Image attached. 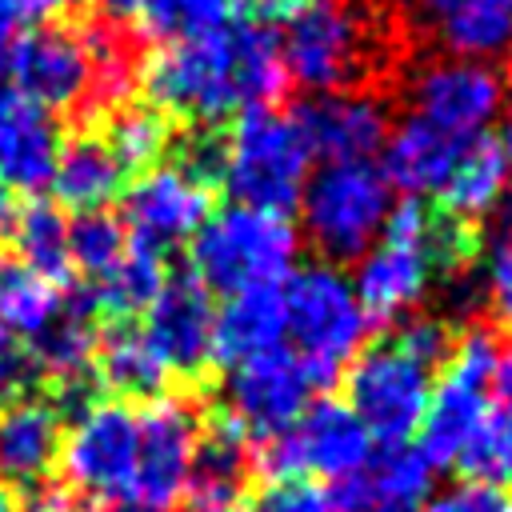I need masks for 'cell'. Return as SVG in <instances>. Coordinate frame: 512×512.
Wrapping results in <instances>:
<instances>
[{
  "mask_svg": "<svg viewBox=\"0 0 512 512\" xmlns=\"http://www.w3.org/2000/svg\"><path fill=\"white\" fill-rule=\"evenodd\" d=\"M312 376L288 348H272L232 368L224 388V420L244 440H272L312 404Z\"/></svg>",
  "mask_w": 512,
  "mask_h": 512,
  "instance_id": "cell-14",
  "label": "cell"
},
{
  "mask_svg": "<svg viewBox=\"0 0 512 512\" xmlns=\"http://www.w3.org/2000/svg\"><path fill=\"white\" fill-rule=\"evenodd\" d=\"M204 436L200 412L180 396H156L136 412V480L132 504L148 512L172 508L192 480L196 448Z\"/></svg>",
  "mask_w": 512,
  "mask_h": 512,
  "instance_id": "cell-11",
  "label": "cell"
},
{
  "mask_svg": "<svg viewBox=\"0 0 512 512\" xmlns=\"http://www.w3.org/2000/svg\"><path fill=\"white\" fill-rule=\"evenodd\" d=\"M508 176L512 172H508V160H504L496 140H488V136L468 140L456 156L452 176L440 188L444 216H452L460 224H472V220L488 216L492 208H500V200L508 192Z\"/></svg>",
  "mask_w": 512,
  "mask_h": 512,
  "instance_id": "cell-26",
  "label": "cell"
},
{
  "mask_svg": "<svg viewBox=\"0 0 512 512\" xmlns=\"http://www.w3.org/2000/svg\"><path fill=\"white\" fill-rule=\"evenodd\" d=\"M432 396V368L404 352L396 340L356 352L344 368V404L356 412L364 432L384 448L408 444L420 432Z\"/></svg>",
  "mask_w": 512,
  "mask_h": 512,
  "instance_id": "cell-8",
  "label": "cell"
},
{
  "mask_svg": "<svg viewBox=\"0 0 512 512\" xmlns=\"http://www.w3.org/2000/svg\"><path fill=\"white\" fill-rule=\"evenodd\" d=\"M392 340H396L404 352H412L416 360H424L428 368L440 364V360H448V352H452L448 328H444L440 320H432V316H412V320H404V328H400Z\"/></svg>",
  "mask_w": 512,
  "mask_h": 512,
  "instance_id": "cell-41",
  "label": "cell"
},
{
  "mask_svg": "<svg viewBox=\"0 0 512 512\" xmlns=\"http://www.w3.org/2000/svg\"><path fill=\"white\" fill-rule=\"evenodd\" d=\"M140 84L156 112L208 128L220 116L268 108L288 88V68L276 28L244 16L220 32L164 44L144 60Z\"/></svg>",
  "mask_w": 512,
  "mask_h": 512,
  "instance_id": "cell-1",
  "label": "cell"
},
{
  "mask_svg": "<svg viewBox=\"0 0 512 512\" xmlns=\"http://www.w3.org/2000/svg\"><path fill=\"white\" fill-rule=\"evenodd\" d=\"M8 220H12V192L0 184V232H8Z\"/></svg>",
  "mask_w": 512,
  "mask_h": 512,
  "instance_id": "cell-47",
  "label": "cell"
},
{
  "mask_svg": "<svg viewBox=\"0 0 512 512\" xmlns=\"http://www.w3.org/2000/svg\"><path fill=\"white\" fill-rule=\"evenodd\" d=\"M24 24H28L24 4L20 0H0V68H4V60H8V52H12V44H16Z\"/></svg>",
  "mask_w": 512,
  "mask_h": 512,
  "instance_id": "cell-44",
  "label": "cell"
},
{
  "mask_svg": "<svg viewBox=\"0 0 512 512\" xmlns=\"http://www.w3.org/2000/svg\"><path fill=\"white\" fill-rule=\"evenodd\" d=\"M240 512H332V504L324 484L308 476H280L268 480L260 492H252V500Z\"/></svg>",
  "mask_w": 512,
  "mask_h": 512,
  "instance_id": "cell-37",
  "label": "cell"
},
{
  "mask_svg": "<svg viewBox=\"0 0 512 512\" xmlns=\"http://www.w3.org/2000/svg\"><path fill=\"white\" fill-rule=\"evenodd\" d=\"M68 256L72 268H80L92 284H100L128 256V232L108 212H84L68 224Z\"/></svg>",
  "mask_w": 512,
  "mask_h": 512,
  "instance_id": "cell-35",
  "label": "cell"
},
{
  "mask_svg": "<svg viewBox=\"0 0 512 512\" xmlns=\"http://www.w3.org/2000/svg\"><path fill=\"white\" fill-rule=\"evenodd\" d=\"M416 512H512V508H508V496L500 488L460 480V484H448V488L424 496V504Z\"/></svg>",
  "mask_w": 512,
  "mask_h": 512,
  "instance_id": "cell-39",
  "label": "cell"
},
{
  "mask_svg": "<svg viewBox=\"0 0 512 512\" xmlns=\"http://www.w3.org/2000/svg\"><path fill=\"white\" fill-rule=\"evenodd\" d=\"M312 148L296 124V116L276 108H244L236 124L224 132V164L220 184L232 204H248L260 212H280L300 204L308 184Z\"/></svg>",
  "mask_w": 512,
  "mask_h": 512,
  "instance_id": "cell-4",
  "label": "cell"
},
{
  "mask_svg": "<svg viewBox=\"0 0 512 512\" xmlns=\"http://www.w3.org/2000/svg\"><path fill=\"white\" fill-rule=\"evenodd\" d=\"M92 368H96L100 384L120 400H156V396H164V384L172 376L164 368L160 352L152 348V340L144 336V328H136L128 320L112 324L96 340Z\"/></svg>",
  "mask_w": 512,
  "mask_h": 512,
  "instance_id": "cell-24",
  "label": "cell"
},
{
  "mask_svg": "<svg viewBox=\"0 0 512 512\" xmlns=\"http://www.w3.org/2000/svg\"><path fill=\"white\" fill-rule=\"evenodd\" d=\"M208 212H212V200L200 180H192L176 164H156L124 192L120 224H124L132 248L168 256L176 244L196 236V228L208 220Z\"/></svg>",
  "mask_w": 512,
  "mask_h": 512,
  "instance_id": "cell-15",
  "label": "cell"
},
{
  "mask_svg": "<svg viewBox=\"0 0 512 512\" xmlns=\"http://www.w3.org/2000/svg\"><path fill=\"white\" fill-rule=\"evenodd\" d=\"M64 136L48 108L0 84V184L8 192L36 196L52 184Z\"/></svg>",
  "mask_w": 512,
  "mask_h": 512,
  "instance_id": "cell-19",
  "label": "cell"
},
{
  "mask_svg": "<svg viewBox=\"0 0 512 512\" xmlns=\"http://www.w3.org/2000/svg\"><path fill=\"white\" fill-rule=\"evenodd\" d=\"M296 124L324 164H356L384 148L388 140V108L356 88L344 92H320L316 100L300 104Z\"/></svg>",
  "mask_w": 512,
  "mask_h": 512,
  "instance_id": "cell-18",
  "label": "cell"
},
{
  "mask_svg": "<svg viewBox=\"0 0 512 512\" xmlns=\"http://www.w3.org/2000/svg\"><path fill=\"white\" fill-rule=\"evenodd\" d=\"M176 152H180V160H176L180 172H188V176L200 180L204 188L220 184V164H224V136H220V132H212V128H192V132L176 144Z\"/></svg>",
  "mask_w": 512,
  "mask_h": 512,
  "instance_id": "cell-38",
  "label": "cell"
},
{
  "mask_svg": "<svg viewBox=\"0 0 512 512\" xmlns=\"http://www.w3.org/2000/svg\"><path fill=\"white\" fill-rule=\"evenodd\" d=\"M4 72L16 92H24L48 112L88 104L92 60L84 36L72 28H36L28 36H16Z\"/></svg>",
  "mask_w": 512,
  "mask_h": 512,
  "instance_id": "cell-16",
  "label": "cell"
},
{
  "mask_svg": "<svg viewBox=\"0 0 512 512\" xmlns=\"http://www.w3.org/2000/svg\"><path fill=\"white\" fill-rule=\"evenodd\" d=\"M304 232L324 260H360L384 232L392 212V188L368 160L324 164L300 192Z\"/></svg>",
  "mask_w": 512,
  "mask_h": 512,
  "instance_id": "cell-6",
  "label": "cell"
},
{
  "mask_svg": "<svg viewBox=\"0 0 512 512\" xmlns=\"http://www.w3.org/2000/svg\"><path fill=\"white\" fill-rule=\"evenodd\" d=\"M100 4V12L108 16V20H144V12L156 4V0H96Z\"/></svg>",
  "mask_w": 512,
  "mask_h": 512,
  "instance_id": "cell-45",
  "label": "cell"
},
{
  "mask_svg": "<svg viewBox=\"0 0 512 512\" xmlns=\"http://www.w3.org/2000/svg\"><path fill=\"white\" fill-rule=\"evenodd\" d=\"M284 340V300L280 288H252L224 300L216 312L212 332V360L236 368L244 360H256Z\"/></svg>",
  "mask_w": 512,
  "mask_h": 512,
  "instance_id": "cell-23",
  "label": "cell"
},
{
  "mask_svg": "<svg viewBox=\"0 0 512 512\" xmlns=\"http://www.w3.org/2000/svg\"><path fill=\"white\" fill-rule=\"evenodd\" d=\"M24 512H76V496L68 484H56V480H40L28 488L24 496Z\"/></svg>",
  "mask_w": 512,
  "mask_h": 512,
  "instance_id": "cell-42",
  "label": "cell"
},
{
  "mask_svg": "<svg viewBox=\"0 0 512 512\" xmlns=\"http://www.w3.org/2000/svg\"><path fill=\"white\" fill-rule=\"evenodd\" d=\"M432 464L412 444L372 452L364 468L328 488L332 512H416L428 496Z\"/></svg>",
  "mask_w": 512,
  "mask_h": 512,
  "instance_id": "cell-20",
  "label": "cell"
},
{
  "mask_svg": "<svg viewBox=\"0 0 512 512\" xmlns=\"http://www.w3.org/2000/svg\"><path fill=\"white\" fill-rule=\"evenodd\" d=\"M372 28L352 0H300L280 36L292 80L308 92H344L368 72Z\"/></svg>",
  "mask_w": 512,
  "mask_h": 512,
  "instance_id": "cell-7",
  "label": "cell"
},
{
  "mask_svg": "<svg viewBox=\"0 0 512 512\" xmlns=\"http://www.w3.org/2000/svg\"><path fill=\"white\" fill-rule=\"evenodd\" d=\"M368 456H372V436L344 400H312L292 428H284L272 440H260V468L272 480L324 476L336 484L356 468H364Z\"/></svg>",
  "mask_w": 512,
  "mask_h": 512,
  "instance_id": "cell-10",
  "label": "cell"
},
{
  "mask_svg": "<svg viewBox=\"0 0 512 512\" xmlns=\"http://www.w3.org/2000/svg\"><path fill=\"white\" fill-rule=\"evenodd\" d=\"M128 512H148V508H136V504H132V508H128Z\"/></svg>",
  "mask_w": 512,
  "mask_h": 512,
  "instance_id": "cell-51",
  "label": "cell"
},
{
  "mask_svg": "<svg viewBox=\"0 0 512 512\" xmlns=\"http://www.w3.org/2000/svg\"><path fill=\"white\" fill-rule=\"evenodd\" d=\"M60 312H64L60 284H52V280L20 268V264L0 268V320L12 336L32 344Z\"/></svg>",
  "mask_w": 512,
  "mask_h": 512,
  "instance_id": "cell-30",
  "label": "cell"
},
{
  "mask_svg": "<svg viewBox=\"0 0 512 512\" xmlns=\"http://www.w3.org/2000/svg\"><path fill=\"white\" fill-rule=\"evenodd\" d=\"M500 152L508 160V172H512V108H508V120H504V136H500Z\"/></svg>",
  "mask_w": 512,
  "mask_h": 512,
  "instance_id": "cell-48",
  "label": "cell"
},
{
  "mask_svg": "<svg viewBox=\"0 0 512 512\" xmlns=\"http://www.w3.org/2000/svg\"><path fill=\"white\" fill-rule=\"evenodd\" d=\"M492 364H496V340L484 328H468L452 344L444 372L432 384V396H428V408L420 420V444H416L432 468L456 464L464 440L476 432V424L492 408V400H488Z\"/></svg>",
  "mask_w": 512,
  "mask_h": 512,
  "instance_id": "cell-9",
  "label": "cell"
},
{
  "mask_svg": "<svg viewBox=\"0 0 512 512\" xmlns=\"http://www.w3.org/2000/svg\"><path fill=\"white\" fill-rule=\"evenodd\" d=\"M108 152L116 156V164L124 172L132 168H148L164 156V148L172 144V128L168 116L156 112L152 104H120L108 112V128L100 132Z\"/></svg>",
  "mask_w": 512,
  "mask_h": 512,
  "instance_id": "cell-32",
  "label": "cell"
},
{
  "mask_svg": "<svg viewBox=\"0 0 512 512\" xmlns=\"http://www.w3.org/2000/svg\"><path fill=\"white\" fill-rule=\"evenodd\" d=\"M412 4H416V12H420V16H432V20H440V16H444L452 4H460V0H412Z\"/></svg>",
  "mask_w": 512,
  "mask_h": 512,
  "instance_id": "cell-46",
  "label": "cell"
},
{
  "mask_svg": "<svg viewBox=\"0 0 512 512\" xmlns=\"http://www.w3.org/2000/svg\"><path fill=\"white\" fill-rule=\"evenodd\" d=\"M244 0H156L144 20L140 32L152 40H192V36H208L220 32L236 20Z\"/></svg>",
  "mask_w": 512,
  "mask_h": 512,
  "instance_id": "cell-34",
  "label": "cell"
},
{
  "mask_svg": "<svg viewBox=\"0 0 512 512\" xmlns=\"http://www.w3.org/2000/svg\"><path fill=\"white\" fill-rule=\"evenodd\" d=\"M8 236H12V252H16V264L52 280V284H64L68 272H72V256H68V220L60 216L56 204H44V200H28L20 212H12L8 220Z\"/></svg>",
  "mask_w": 512,
  "mask_h": 512,
  "instance_id": "cell-28",
  "label": "cell"
},
{
  "mask_svg": "<svg viewBox=\"0 0 512 512\" xmlns=\"http://www.w3.org/2000/svg\"><path fill=\"white\" fill-rule=\"evenodd\" d=\"M476 252L480 240L468 224L428 212L420 200H400L392 204L380 240L356 264V300L368 320L388 324L428 296L436 272H456Z\"/></svg>",
  "mask_w": 512,
  "mask_h": 512,
  "instance_id": "cell-2",
  "label": "cell"
},
{
  "mask_svg": "<svg viewBox=\"0 0 512 512\" xmlns=\"http://www.w3.org/2000/svg\"><path fill=\"white\" fill-rule=\"evenodd\" d=\"M144 336L160 352L164 368L176 376H200L212 364L216 308L212 292L196 276L164 280L156 300L144 308Z\"/></svg>",
  "mask_w": 512,
  "mask_h": 512,
  "instance_id": "cell-17",
  "label": "cell"
},
{
  "mask_svg": "<svg viewBox=\"0 0 512 512\" xmlns=\"http://www.w3.org/2000/svg\"><path fill=\"white\" fill-rule=\"evenodd\" d=\"M408 96L416 108L412 116L436 124L448 136L472 140V136H484V128L504 112L508 84L488 60L448 56V60L424 64L412 76Z\"/></svg>",
  "mask_w": 512,
  "mask_h": 512,
  "instance_id": "cell-13",
  "label": "cell"
},
{
  "mask_svg": "<svg viewBox=\"0 0 512 512\" xmlns=\"http://www.w3.org/2000/svg\"><path fill=\"white\" fill-rule=\"evenodd\" d=\"M444 48L460 60H492L512 44V0H460L440 20Z\"/></svg>",
  "mask_w": 512,
  "mask_h": 512,
  "instance_id": "cell-29",
  "label": "cell"
},
{
  "mask_svg": "<svg viewBox=\"0 0 512 512\" xmlns=\"http://www.w3.org/2000/svg\"><path fill=\"white\" fill-rule=\"evenodd\" d=\"M188 512H240V508H224V504H188Z\"/></svg>",
  "mask_w": 512,
  "mask_h": 512,
  "instance_id": "cell-50",
  "label": "cell"
},
{
  "mask_svg": "<svg viewBox=\"0 0 512 512\" xmlns=\"http://www.w3.org/2000/svg\"><path fill=\"white\" fill-rule=\"evenodd\" d=\"M284 300V336L292 356L304 364L312 384L336 380L360 352L372 320L356 300L352 280L336 264H308L292 272L280 288Z\"/></svg>",
  "mask_w": 512,
  "mask_h": 512,
  "instance_id": "cell-5",
  "label": "cell"
},
{
  "mask_svg": "<svg viewBox=\"0 0 512 512\" xmlns=\"http://www.w3.org/2000/svg\"><path fill=\"white\" fill-rule=\"evenodd\" d=\"M60 408L48 400H16L0 408V480L4 484H40L60 460Z\"/></svg>",
  "mask_w": 512,
  "mask_h": 512,
  "instance_id": "cell-22",
  "label": "cell"
},
{
  "mask_svg": "<svg viewBox=\"0 0 512 512\" xmlns=\"http://www.w3.org/2000/svg\"><path fill=\"white\" fill-rule=\"evenodd\" d=\"M60 468L76 492L128 500L136 480V412L124 400L84 404L60 440Z\"/></svg>",
  "mask_w": 512,
  "mask_h": 512,
  "instance_id": "cell-12",
  "label": "cell"
},
{
  "mask_svg": "<svg viewBox=\"0 0 512 512\" xmlns=\"http://www.w3.org/2000/svg\"><path fill=\"white\" fill-rule=\"evenodd\" d=\"M36 360L28 352V344L12 340V336H0V408L16 404V400H28L32 384H36Z\"/></svg>",
  "mask_w": 512,
  "mask_h": 512,
  "instance_id": "cell-40",
  "label": "cell"
},
{
  "mask_svg": "<svg viewBox=\"0 0 512 512\" xmlns=\"http://www.w3.org/2000/svg\"><path fill=\"white\" fill-rule=\"evenodd\" d=\"M0 512H20V504H16V496H12V488L0 480Z\"/></svg>",
  "mask_w": 512,
  "mask_h": 512,
  "instance_id": "cell-49",
  "label": "cell"
},
{
  "mask_svg": "<svg viewBox=\"0 0 512 512\" xmlns=\"http://www.w3.org/2000/svg\"><path fill=\"white\" fill-rule=\"evenodd\" d=\"M476 140V136H472ZM468 140L440 132L436 124L420 116H404L388 140H384V180L388 188H400L408 200L440 196L444 180L456 168V156Z\"/></svg>",
  "mask_w": 512,
  "mask_h": 512,
  "instance_id": "cell-21",
  "label": "cell"
},
{
  "mask_svg": "<svg viewBox=\"0 0 512 512\" xmlns=\"http://www.w3.org/2000/svg\"><path fill=\"white\" fill-rule=\"evenodd\" d=\"M60 200V208L72 212H104V204H112L124 188V168L116 164V156L108 152L104 136L96 132H80L76 140H68L60 148L52 184H48Z\"/></svg>",
  "mask_w": 512,
  "mask_h": 512,
  "instance_id": "cell-25",
  "label": "cell"
},
{
  "mask_svg": "<svg viewBox=\"0 0 512 512\" xmlns=\"http://www.w3.org/2000/svg\"><path fill=\"white\" fill-rule=\"evenodd\" d=\"M492 392L500 396V408L512 412V332L504 344H496V364H492Z\"/></svg>",
  "mask_w": 512,
  "mask_h": 512,
  "instance_id": "cell-43",
  "label": "cell"
},
{
  "mask_svg": "<svg viewBox=\"0 0 512 512\" xmlns=\"http://www.w3.org/2000/svg\"><path fill=\"white\" fill-rule=\"evenodd\" d=\"M300 252V232L280 212L224 204L188 240V260L208 292L236 296L252 288H280Z\"/></svg>",
  "mask_w": 512,
  "mask_h": 512,
  "instance_id": "cell-3",
  "label": "cell"
},
{
  "mask_svg": "<svg viewBox=\"0 0 512 512\" xmlns=\"http://www.w3.org/2000/svg\"><path fill=\"white\" fill-rule=\"evenodd\" d=\"M92 304L88 300H64V312L28 344L36 372L56 380L60 388H76L92 372L96 356V328H92Z\"/></svg>",
  "mask_w": 512,
  "mask_h": 512,
  "instance_id": "cell-27",
  "label": "cell"
},
{
  "mask_svg": "<svg viewBox=\"0 0 512 512\" xmlns=\"http://www.w3.org/2000/svg\"><path fill=\"white\" fill-rule=\"evenodd\" d=\"M480 280L488 308L512 324V216L500 220V228L480 252Z\"/></svg>",
  "mask_w": 512,
  "mask_h": 512,
  "instance_id": "cell-36",
  "label": "cell"
},
{
  "mask_svg": "<svg viewBox=\"0 0 512 512\" xmlns=\"http://www.w3.org/2000/svg\"><path fill=\"white\" fill-rule=\"evenodd\" d=\"M164 280H168L164 256H152V252H140V248L128 244V256L100 284H92L88 304L92 308H104V312H112L120 320H128V316L144 312L156 300V292L164 288Z\"/></svg>",
  "mask_w": 512,
  "mask_h": 512,
  "instance_id": "cell-31",
  "label": "cell"
},
{
  "mask_svg": "<svg viewBox=\"0 0 512 512\" xmlns=\"http://www.w3.org/2000/svg\"><path fill=\"white\" fill-rule=\"evenodd\" d=\"M456 468L488 488L512 484V412L504 408H488L484 420L476 424V432L464 440Z\"/></svg>",
  "mask_w": 512,
  "mask_h": 512,
  "instance_id": "cell-33",
  "label": "cell"
}]
</instances>
